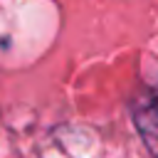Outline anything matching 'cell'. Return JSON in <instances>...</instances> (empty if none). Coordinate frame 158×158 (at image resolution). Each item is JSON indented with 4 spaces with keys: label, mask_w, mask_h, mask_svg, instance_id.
Wrapping results in <instances>:
<instances>
[]
</instances>
